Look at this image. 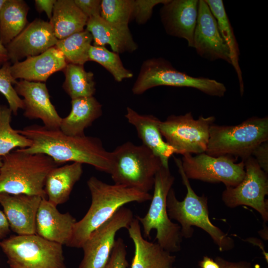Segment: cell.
Segmentation results:
<instances>
[{"instance_id":"35","label":"cell","mask_w":268,"mask_h":268,"mask_svg":"<svg viewBox=\"0 0 268 268\" xmlns=\"http://www.w3.org/2000/svg\"><path fill=\"white\" fill-rule=\"evenodd\" d=\"M168 0H134L132 18L138 24H144L151 16L153 7Z\"/></svg>"},{"instance_id":"38","label":"cell","mask_w":268,"mask_h":268,"mask_svg":"<svg viewBox=\"0 0 268 268\" xmlns=\"http://www.w3.org/2000/svg\"><path fill=\"white\" fill-rule=\"evenodd\" d=\"M252 156L261 168L268 173V141L259 145L253 151Z\"/></svg>"},{"instance_id":"1","label":"cell","mask_w":268,"mask_h":268,"mask_svg":"<svg viewBox=\"0 0 268 268\" xmlns=\"http://www.w3.org/2000/svg\"><path fill=\"white\" fill-rule=\"evenodd\" d=\"M18 131L32 142L30 147L19 149L21 151L47 155L59 165L67 162L87 164L110 174L111 152L106 150L98 137L69 135L60 129H48L38 125L27 126Z\"/></svg>"},{"instance_id":"21","label":"cell","mask_w":268,"mask_h":268,"mask_svg":"<svg viewBox=\"0 0 268 268\" xmlns=\"http://www.w3.org/2000/svg\"><path fill=\"white\" fill-rule=\"evenodd\" d=\"M125 117L135 128L142 145L161 160L162 166L169 167V159L175 150L163 138L159 129L161 121L152 115H141L130 107L127 108Z\"/></svg>"},{"instance_id":"6","label":"cell","mask_w":268,"mask_h":268,"mask_svg":"<svg viewBox=\"0 0 268 268\" xmlns=\"http://www.w3.org/2000/svg\"><path fill=\"white\" fill-rule=\"evenodd\" d=\"M268 141V117H253L233 126L213 124L205 153L212 156H230L244 160L254 150Z\"/></svg>"},{"instance_id":"25","label":"cell","mask_w":268,"mask_h":268,"mask_svg":"<svg viewBox=\"0 0 268 268\" xmlns=\"http://www.w3.org/2000/svg\"><path fill=\"white\" fill-rule=\"evenodd\" d=\"M82 173V164L80 163L72 162L53 168L48 173L45 182L47 200L56 206L67 202Z\"/></svg>"},{"instance_id":"7","label":"cell","mask_w":268,"mask_h":268,"mask_svg":"<svg viewBox=\"0 0 268 268\" xmlns=\"http://www.w3.org/2000/svg\"><path fill=\"white\" fill-rule=\"evenodd\" d=\"M174 181L169 167L162 166L155 176L153 195L147 212L142 217L136 216L142 225L144 237H150L152 230H156L155 240L170 253L181 250L183 238L180 225L172 222L167 209V197Z\"/></svg>"},{"instance_id":"3","label":"cell","mask_w":268,"mask_h":268,"mask_svg":"<svg viewBox=\"0 0 268 268\" xmlns=\"http://www.w3.org/2000/svg\"><path fill=\"white\" fill-rule=\"evenodd\" d=\"M0 194H24L46 198L45 182L48 173L60 166L47 155L28 153L19 149L2 157Z\"/></svg>"},{"instance_id":"27","label":"cell","mask_w":268,"mask_h":268,"mask_svg":"<svg viewBox=\"0 0 268 268\" xmlns=\"http://www.w3.org/2000/svg\"><path fill=\"white\" fill-rule=\"evenodd\" d=\"M29 7L23 0H6L0 11V43L5 46L26 27Z\"/></svg>"},{"instance_id":"26","label":"cell","mask_w":268,"mask_h":268,"mask_svg":"<svg viewBox=\"0 0 268 268\" xmlns=\"http://www.w3.org/2000/svg\"><path fill=\"white\" fill-rule=\"evenodd\" d=\"M88 17L73 0H56L50 20L54 34L58 40L84 30Z\"/></svg>"},{"instance_id":"33","label":"cell","mask_w":268,"mask_h":268,"mask_svg":"<svg viewBox=\"0 0 268 268\" xmlns=\"http://www.w3.org/2000/svg\"><path fill=\"white\" fill-rule=\"evenodd\" d=\"M134 0H102L100 16L108 23L118 27L129 28L132 18Z\"/></svg>"},{"instance_id":"41","label":"cell","mask_w":268,"mask_h":268,"mask_svg":"<svg viewBox=\"0 0 268 268\" xmlns=\"http://www.w3.org/2000/svg\"><path fill=\"white\" fill-rule=\"evenodd\" d=\"M10 229L7 218L0 210V240L4 239L9 233Z\"/></svg>"},{"instance_id":"29","label":"cell","mask_w":268,"mask_h":268,"mask_svg":"<svg viewBox=\"0 0 268 268\" xmlns=\"http://www.w3.org/2000/svg\"><path fill=\"white\" fill-rule=\"evenodd\" d=\"M65 79L63 88L71 99L93 96L96 91L94 74L83 65L67 63L63 70Z\"/></svg>"},{"instance_id":"40","label":"cell","mask_w":268,"mask_h":268,"mask_svg":"<svg viewBox=\"0 0 268 268\" xmlns=\"http://www.w3.org/2000/svg\"><path fill=\"white\" fill-rule=\"evenodd\" d=\"M215 262L220 268H252L251 263L246 261L230 262L218 257Z\"/></svg>"},{"instance_id":"8","label":"cell","mask_w":268,"mask_h":268,"mask_svg":"<svg viewBox=\"0 0 268 268\" xmlns=\"http://www.w3.org/2000/svg\"><path fill=\"white\" fill-rule=\"evenodd\" d=\"M159 86L190 87L211 96H224L226 88L216 80L204 77H194L174 68L170 62L161 58L144 61L133 88L135 95Z\"/></svg>"},{"instance_id":"13","label":"cell","mask_w":268,"mask_h":268,"mask_svg":"<svg viewBox=\"0 0 268 268\" xmlns=\"http://www.w3.org/2000/svg\"><path fill=\"white\" fill-rule=\"evenodd\" d=\"M134 218L131 210L123 206L93 231L81 247L83 257L78 268H103L111 255L117 232L128 229Z\"/></svg>"},{"instance_id":"5","label":"cell","mask_w":268,"mask_h":268,"mask_svg":"<svg viewBox=\"0 0 268 268\" xmlns=\"http://www.w3.org/2000/svg\"><path fill=\"white\" fill-rule=\"evenodd\" d=\"M111 154L110 174L115 184L144 193L152 189L155 176L162 164L151 150L128 141L118 146Z\"/></svg>"},{"instance_id":"45","label":"cell","mask_w":268,"mask_h":268,"mask_svg":"<svg viewBox=\"0 0 268 268\" xmlns=\"http://www.w3.org/2000/svg\"><path fill=\"white\" fill-rule=\"evenodd\" d=\"M2 163V158L0 157V168L1 167Z\"/></svg>"},{"instance_id":"14","label":"cell","mask_w":268,"mask_h":268,"mask_svg":"<svg viewBox=\"0 0 268 268\" xmlns=\"http://www.w3.org/2000/svg\"><path fill=\"white\" fill-rule=\"evenodd\" d=\"M201 58L222 60L231 64L228 48L219 32L216 20L204 0H199L193 47Z\"/></svg>"},{"instance_id":"46","label":"cell","mask_w":268,"mask_h":268,"mask_svg":"<svg viewBox=\"0 0 268 268\" xmlns=\"http://www.w3.org/2000/svg\"><path fill=\"white\" fill-rule=\"evenodd\" d=\"M172 268H173V267Z\"/></svg>"},{"instance_id":"19","label":"cell","mask_w":268,"mask_h":268,"mask_svg":"<svg viewBox=\"0 0 268 268\" xmlns=\"http://www.w3.org/2000/svg\"><path fill=\"white\" fill-rule=\"evenodd\" d=\"M57 206L46 198L42 199L36 217V234L67 246L76 221L69 212L61 213Z\"/></svg>"},{"instance_id":"9","label":"cell","mask_w":268,"mask_h":268,"mask_svg":"<svg viewBox=\"0 0 268 268\" xmlns=\"http://www.w3.org/2000/svg\"><path fill=\"white\" fill-rule=\"evenodd\" d=\"M0 247L10 268H67L63 245L36 234L11 236Z\"/></svg>"},{"instance_id":"4","label":"cell","mask_w":268,"mask_h":268,"mask_svg":"<svg viewBox=\"0 0 268 268\" xmlns=\"http://www.w3.org/2000/svg\"><path fill=\"white\" fill-rule=\"evenodd\" d=\"M174 159L187 189V194L184 200L180 201L177 199L174 189H170L166 200L170 218L179 223L182 237L191 238L194 231L192 226H196L209 235L220 251L231 250L234 247V240L213 225L209 219L207 197L196 194L183 171L181 159L175 157Z\"/></svg>"},{"instance_id":"34","label":"cell","mask_w":268,"mask_h":268,"mask_svg":"<svg viewBox=\"0 0 268 268\" xmlns=\"http://www.w3.org/2000/svg\"><path fill=\"white\" fill-rule=\"evenodd\" d=\"M10 67V63L7 62L0 67V93L6 99L12 114L16 115L20 109H24V103L13 86L17 81L12 76Z\"/></svg>"},{"instance_id":"30","label":"cell","mask_w":268,"mask_h":268,"mask_svg":"<svg viewBox=\"0 0 268 268\" xmlns=\"http://www.w3.org/2000/svg\"><path fill=\"white\" fill-rule=\"evenodd\" d=\"M92 41V35L85 29L58 40L55 47L62 53L67 63L83 66L89 61L88 52Z\"/></svg>"},{"instance_id":"2","label":"cell","mask_w":268,"mask_h":268,"mask_svg":"<svg viewBox=\"0 0 268 268\" xmlns=\"http://www.w3.org/2000/svg\"><path fill=\"white\" fill-rule=\"evenodd\" d=\"M87 185L91 196V205L83 218L75 223L68 247L81 248L90 234L124 205L132 202H143L152 198L149 193L108 184L94 176L88 180Z\"/></svg>"},{"instance_id":"39","label":"cell","mask_w":268,"mask_h":268,"mask_svg":"<svg viewBox=\"0 0 268 268\" xmlns=\"http://www.w3.org/2000/svg\"><path fill=\"white\" fill-rule=\"evenodd\" d=\"M56 0H36V9L39 12H45L50 20L51 19Z\"/></svg>"},{"instance_id":"44","label":"cell","mask_w":268,"mask_h":268,"mask_svg":"<svg viewBox=\"0 0 268 268\" xmlns=\"http://www.w3.org/2000/svg\"><path fill=\"white\" fill-rule=\"evenodd\" d=\"M6 0H0V11L1 9L3 4H4Z\"/></svg>"},{"instance_id":"28","label":"cell","mask_w":268,"mask_h":268,"mask_svg":"<svg viewBox=\"0 0 268 268\" xmlns=\"http://www.w3.org/2000/svg\"><path fill=\"white\" fill-rule=\"evenodd\" d=\"M215 17L217 26L230 54L231 65L237 74L241 96L244 91L242 73L239 66L240 50L233 28L226 12L223 0H204Z\"/></svg>"},{"instance_id":"18","label":"cell","mask_w":268,"mask_h":268,"mask_svg":"<svg viewBox=\"0 0 268 268\" xmlns=\"http://www.w3.org/2000/svg\"><path fill=\"white\" fill-rule=\"evenodd\" d=\"M41 197L0 194L2 206L10 229L19 235L36 234V217Z\"/></svg>"},{"instance_id":"15","label":"cell","mask_w":268,"mask_h":268,"mask_svg":"<svg viewBox=\"0 0 268 268\" xmlns=\"http://www.w3.org/2000/svg\"><path fill=\"white\" fill-rule=\"evenodd\" d=\"M58 41L50 22L36 19L5 47L9 61L14 63L43 53Z\"/></svg>"},{"instance_id":"11","label":"cell","mask_w":268,"mask_h":268,"mask_svg":"<svg viewBox=\"0 0 268 268\" xmlns=\"http://www.w3.org/2000/svg\"><path fill=\"white\" fill-rule=\"evenodd\" d=\"M182 166L190 179L209 183H222L226 187H234L243 179L244 161L236 163L235 157L230 156H210L205 152L193 156L183 155Z\"/></svg>"},{"instance_id":"36","label":"cell","mask_w":268,"mask_h":268,"mask_svg":"<svg viewBox=\"0 0 268 268\" xmlns=\"http://www.w3.org/2000/svg\"><path fill=\"white\" fill-rule=\"evenodd\" d=\"M126 246L123 240H115L109 259L103 268H128Z\"/></svg>"},{"instance_id":"16","label":"cell","mask_w":268,"mask_h":268,"mask_svg":"<svg viewBox=\"0 0 268 268\" xmlns=\"http://www.w3.org/2000/svg\"><path fill=\"white\" fill-rule=\"evenodd\" d=\"M14 87L17 94L23 97L25 117L40 119L48 129H60L62 118L51 103L45 83L21 79Z\"/></svg>"},{"instance_id":"20","label":"cell","mask_w":268,"mask_h":268,"mask_svg":"<svg viewBox=\"0 0 268 268\" xmlns=\"http://www.w3.org/2000/svg\"><path fill=\"white\" fill-rule=\"evenodd\" d=\"M67 64L63 55L54 46L40 55L13 63L10 71L16 80L43 82L52 74L63 70Z\"/></svg>"},{"instance_id":"12","label":"cell","mask_w":268,"mask_h":268,"mask_svg":"<svg viewBox=\"0 0 268 268\" xmlns=\"http://www.w3.org/2000/svg\"><path fill=\"white\" fill-rule=\"evenodd\" d=\"M244 161L245 175L234 187H226L222 200L228 207L244 205L252 207L261 215L264 222L268 221V173L264 171L252 156Z\"/></svg>"},{"instance_id":"10","label":"cell","mask_w":268,"mask_h":268,"mask_svg":"<svg viewBox=\"0 0 268 268\" xmlns=\"http://www.w3.org/2000/svg\"><path fill=\"white\" fill-rule=\"evenodd\" d=\"M214 116H201L195 119L192 113L171 115L160 122L159 129L166 142L182 155L205 152L209 137V131L214 124Z\"/></svg>"},{"instance_id":"22","label":"cell","mask_w":268,"mask_h":268,"mask_svg":"<svg viewBox=\"0 0 268 268\" xmlns=\"http://www.w3.org/2000/svg\"><path fill=\"white\" fill-rule=\"evenodd\" d=\"M134 246L131 268H172L176 257L157 243L149 242L142 236L140 223L135 217L128 228Z\"/></svg>"},{"instance_id":"17","label":"cell","mask_w":268,"mask_h":268,"mask_svg":"<svg viewBox=\"0 0 268 268\" xmlns=\"http://www.w3.org/2000/svg\"><path fill=\"white\" fill-rule=\"evenodd\" d=\"M199 0H168L160 9L161 20L166 33L186 40L193 47Z\"/></svg>"},{"instance_id":"42","label":"cell","mask_w":268,"mask_h":268,"mask_svg":"<svg viewBox=\"0 0 268 268\" xmlns=\"http://www.w3.org/2000/svg\"><path fill=\"white\" fill-rule=\"evenodd\" d=\"M201 268H220L218 264L211 258L204 256L203 259L199 262Z\"/></svg>"},{"instance_id":"24","label":"cell","mask_w":268,"mask_h":268,"mask_svg":"<svg viewBox=\"0 0 268 268\" xmlns=\"http://www.w3.org/2000/svg\"><path fill=\"white\" fill-rule=\"evenodd\" d=\"M71 104V111L62 118L60 130L69 135H84V130L102 115V106L94 96L73 99Z\"/></svg>"},{"instance_id":"43","label":"cell","mask_w":268,"mask_h":268,"mask_svg":"<svg viewBox=\"0 0 268 268\" xmlns=\"http://www.w3.org/2000/svg\"><path fill=\"white\" fill-rule=\"evenodd\" d=\"M7 62L9 61L6 49L4 46L0 43V67Z\"/></svg>"},{"instance_id":"23","label":"cell","mask_w":268,"mask_h":268,"mask_svg":"<svg viewBox=\"0 0 268 268\" xmlns=\"http://www.w3.org/2000/svg\"><path fill=\"white\" fill-rule=\"evenodd\" d=\"M86 30L92 36L95 46L109 44L113 52L119 54L133 52L137 48L129 28H122L105 21L101 16L88 19Z\"/></svg>"},{"instance_id":"37","label":"cell","mask_w":268,"mask_h":268,"mask_svg":"<svg viewBox=\"0 0 268 268\" xmlns=\"http://www.w3.org/2000/svg\"><path fill=\"white\" fill-rule=\"evenodd\" d=\"M76 6L88 18L100 16V0H74Z\"/></svg>"},{"instance_id":"31","label":"cell","mask_w":268,"mask_h":268,"mask_svg":"<svg viewBox=\"0 0 268 268\" xmlns=\"http://www.w3.org/2000/svg\"><path fill=\"white\" fill-rule=\"evenodd\" d=\"M12 111L4 105H0V157H2L18 147L25 148L31 146V141L20 134L11 126Z\"/></svg>"},{"instance_id":"32","label":"cell","mask_w":268,"mask_h":268,"mask_svg":"<svg viewBox=\"0 0 268 268\" xmlns=\"http://www.w3.org/2000/svg\"><path fill=\"white\" fill-rule=\"evenodd\" d=\"M88 59L89 61L97 62L104 67L118 82L133 76V72L124 67L119 55L109 51L105 46L91 45Z\"/></svg>"}]
</instances>
